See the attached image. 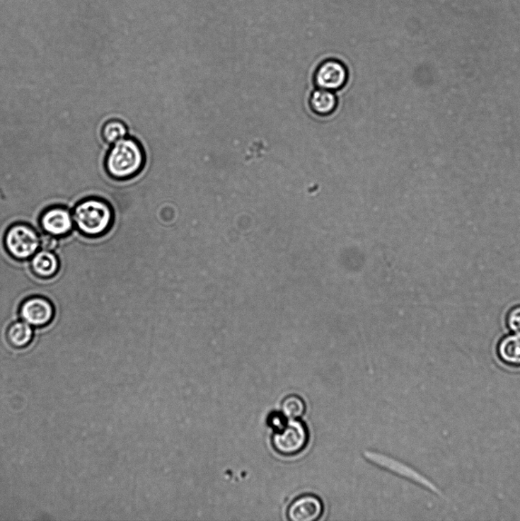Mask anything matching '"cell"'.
Here are the masks:
<instances>
[{
  "label": "cell",
  "instance_id": "cell-4",
  "mask_svg": "<svg viewBox=\"0 0 520 521\" xmlns=\"http://www.w3.org/2000/svg\"><path fill=\"white\" fill-rule=\"evenodd\" d=\"M309 432L304 422L289 419L286 426L274 433L272 445L275 450L282 456L297 455L308 445Z\"/></svg>",
  "mask_w": 520,
  "mask_h": 521
},
{
  "label": "cell",
  "instance_id": "cell-2",
  "mask_svg": "<svg viewBox=\"0 0 520 521\" xmlns=\"http://www.w3.org/2000/svg\"><path fill=\"white\" fill-rule=\"evenodd\" d=\"M73 219L81 233L87 237L99 238L112 229L115 214L109 202L100 198L92 197L75 206Z\"/></svg>",
  "mask_w": 520,
  "mask_h": 521
},
{
  "label": "cell",
  "instance_id": "cell-15",
  "mask_svg": "<svg viewBox=\"0 0 520 521\" xmlns=\"http://www.w3.org/2000/svg\"><path fill=\"white\" fill-rule=\"evenodd\" d=\"M282 414L289 419H299L305 414L306 404L299 396L291 395L284 398L282 402Z\"/></svg>",
  "mask_w": 520,
  "mask_h": 521
},
{
  "label": "cell",
  "instance_id": "cell-12",
  "mask_svg": "<svg viewBox=\"0 0 520 521\" xmlns=\"http://www.w3.org/2000/svg\"><path fill=\"white\" fill-rule=\"evenodd\" d=\"M311 110L320 116L331 115L337 109V99L332 91L318 89L313 91L310 97Z\"/></svg>",
  "mask_w": 520,
  "mask_h": 521
},
{
  "label": "cell",
  "instance_id": "cell-9",
  "mask_svg": "<svg viewBox=\"0 0 520 521\" xmlns=\"http://www.w3.org/2000/svg\"><path fill=\"white\" fill-rule=\"evenodd\" d=\"M363 455L372 464L389 470L400 476L415 481L422 486L434 488L429 481L417 471L394 458L370 450H366Z\"/></svg>",
  "mask_w": 520,
  "mask_h": 521
},
{
  "label": "cell",
  "instance_id": "cell-5",
  "mask_svg": "<svg viewBox=\"0 0 520 521\" xmlns=\"http://www.w3.org/2000/svg\"><path fill=\"white\" fill-rule=\"evenodd\" d=\"M348 80L347 67L335 59H329L318 67L315 83L319 89L337 91L345 86Z\"/></svg>",
  "mask_w": 520,
  "mask_h": 521
},
{
  "label": "cell",
  "instance_id": "cell-1",
  "mask_svg": "<svg viewBox=\"0 0 520 521\" xmlns=\"http://www.w3.org/2000/svg\"><path fill=\"white\" fill-rule=\"evenodd\" d=\"M146 155L141 143L126 137L112 144L105 159V170L111 178L125 181L131 180L144 169Z\"/></svg>",
  "mask_w": 520,
  "mask_h": 521
},
{
  "label": "cell",
  "instance_id": "cell-14",
  "mask_svg": "<svg viewBox=\"0 0 520 521\" xmlns=\"http://www.w3.org/2000/svg\"><path fill=\"white\" fill-rule=\"evenodd\" d=\"M127 127L120 120H111L106 122L102 130V137L105 142L114 144L127 137Z\"/></svg>",
  "mask_w": 520,
  "mask_h": 521
},
{
  "label": "cell",
  "instance_id": "cell-3",
  "mask_svg": "<svg viewBox=\"0 0 520 521\" xmlns=\"http://www.w3.org/2000/svg\"><path fill=\"white\" fill-rule=\"evenodd\" d=\"M6 251L12 257L24 260L33 257L41 246V237L37 231L24 224H16L9 228L4 239Z\"/></svg>",
  "mask_w": 520,
  "mask_h": 521
},
{
  "label": "cell",
  "instance_id": "cell-11",
  "mask_svg": "<svg viewBox=\"0 0 520 521\" xmlns=\"http://www.w3.org/2000/svg\"><path fill=\"white\" fill-rule=\"evenodd\" d=\"M34 331L30 324L24 321H16L8 327L7 340L16 349L25 348L33 340Z\"/></svg>",
  "mask_w": 520,
  "mask_h": 521
},
{
  "label": "cell",
  "instance_id": "cell-18",
  "mask_svg": "<svg viewBox=\"0 0 520 521\" xmlns=\"http://www.w3.org/2000/svg\"><path fill=\"white\" fill-rule=\"evenodd\" d=\"M54 240V237L52 235L47 234L44 236L43 238H41L42 247L44 246V249L50 251V249L54 248V246H55L56 241Z\"/></svg>",
  "mask_w": 520,
  "mask_h": 521
},
{
  "label": "cell",
  "instance_id": "cell-13",
  "mask_svg": "<svg viewBox=\"0 0 520 521\" xmlns=\"http://www.w3.org/2000/svg\"><path fill=\"white\" fill-rule=\"evenodd\" d=\"M498 355L507 365L520 366V333H514L500 340Z\"/></svg>",
  "mask_w": 520,
  "mask_h": 521
},
{
  "label": "cell",
  "instance_id": "cell-8",
  "mask_svg": "<svg viewBox=\"0 0 520 521\" xmlns=\"http://www.w3.org/2000/svg\"><path fill=\"white\" fill-rule=\"evenodd\" d=\"M323 501L317 496L306 494L294 499L287 510V517L291 521H316L323 513Z\"/></svg>",
  "mask_w": 520,
  "mask_h": 521
},
{
  "label": "cell",
  "instance_id": "cell-17",
  "mask_svg": "<svg viewBox=\"0 0 520 521\" xmlns=\"http://www.w3.org/2000/svg\"><path fill=\"white\" fill-rule=\"evenodd\" d=\"M282 414L279 413H273L268 419L269 425L274 428L275 430L279 431L282 430L287 425L286 419Z\"/></svg>",
  "mask_w": 520,
  "mask_h": 521
},
{
  "label": "cell",
  "instance_id": "cell-10",
  "mask_svg": "<svg viewBox=\"0 0 520 521\" xmlns=\"http://www.w3.org/2000/svg\"><path fill=\"white\" fill-rule=\"evenodd\" d=\"M31 268L37 277L49 279L57 273L60 268V262L53 252L43 249L33 256Z\"/></svg>",
  "mask_w": 520,
  "mask_h": 521
},
{
  "label": "cell",
  "instance_id": "cell-6",
  "mask_svg": "<svg viewBox=\"0 0 520 521\" xmlns=\"http://www.w3.org/2000/svg\"><path fill=\"white\" fill-rule=\"evenodd\" d=\"M19 316L33 327H44L53 320L54 308L52 303L47 299L34 297L22 303L19 309Z\"/></svg>",
  "mask_w": 520,
  "mask_h": 521
},
{
  "label": "cell",
  "instance_id": "cell-16",
  "mask_svg": "<svg viewBox=\"0 0 520 521\" xmlns=\"http://www.w3.org/2000/svg\"><path fill=\"white\" fill-rule=\"evenodd\" d=\"M507 321L510 331L520 333V306L516 307L509 311Z\"/></svg>",
  "mask_w": 520,
  "mask_h": 521
},
{
  "label": "cell",
  "instance_id": "cell-7",
  "mask_svg": "<svg viewBox=\"0 0 520 521\" xmlns=\"http://www.w3.org/2000/svg\"><path fill=\"white\" fill-rule=\"evenodd\" d=\"M40 225L45 234L53 237H65L74 229L73 214L61 206L46 210L40 218Z\"/></svg>",
  "mask_w": 520,
  "mask_h": 521
}]
</instances>
